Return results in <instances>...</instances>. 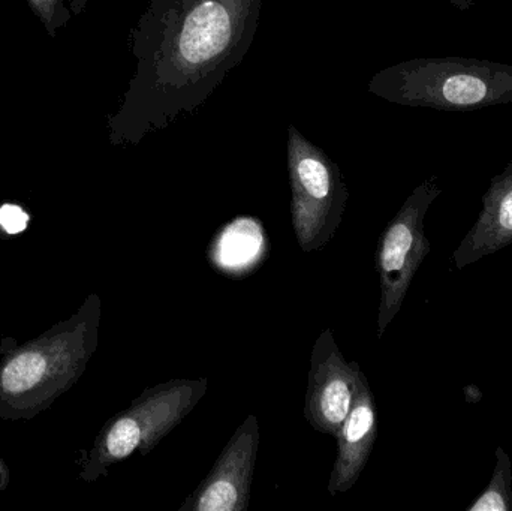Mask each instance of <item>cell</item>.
<instances>
[{
	"mask_svg": "<svg viewBox=\"0 0 512 511\" xmlns=\"http://www.w3.org/2000/svg\"><path fill=\"white\" fill-rule=\"evenodd\" d=\"M102 302L89 294L80 308L0 362V420L35 419L78 383L99 344Z\"/></svg>",
	"mask_w": 512,
	"mask_h": 511,
	"instance_id": "cell-2",
	"label": "cell"
},
{
	"mask_svg": "<svg viewBox=\"0 0 512 511\" xmlns=\"http://www.w3.org/2000/svg\"><path fill=\"white\" fill-rule=\"evenodd\" d=\"M209 380H170L144 390L125 411L111 417L81 465L80 479L93 483L134 453L147 456L206 396Z\"/></svg>",
	"mask_w": 512,
	"mask_h": 511,
	"instance_id": "cell-4",
	"label": "cell"
},
{
	"mask_svg": "<svg viewBox=\"0 0 512 511\" xmlns=\"http://www.w3.org/2000/svg\"><path fill=\"white\" fill-rule=\"evenodd\" d=\"M512 243V161L490 180L483 197V210L474 227L466 233L453 261L457 270L465 269L484 257L496 254Z\"/></svg>",
	"mask_w": 512,
	"mask_h": 511,
	"instance_id": "cell-10",
	"label": "cell"
},
{
	"mask_svg": "<svg viewBox=\"0 0 512 511\" xmlns=\"http://www.w3.org/2000/svg\"><path fill=\"white\" fill-rule=\"evenodd\" d=\"M378 438V410L366 375L357 381L354 402L337 434V455L328 479V494H345L354 488L372 455Z\"/></svg>",
	"mask_w": 512,
	"mask_h": 511,
	"instance_id": "cell-9",
	"label": "cell"
},
{
	"mask_svg": "<svg viewBox=\"0 0 512 511\" xmlns=\"http://www.w3.org/2000/svg\"><path fill=\"white\" fill-rule=\"evenodd\" d=\"M367 90L405 107L484 110L512 102V65L468 57H418L376 72Z\"/></svg>",
	"mask_w": 512,
	"mask_h": 511,
	"instance_id": "cell-3",
	"label": "cell"
},
{
	"mask_svg": "<svg viewBox=\"0 0 512 511\" xmlns=\"http://www.w3.org/2000/svg\"><path fill=\"white\" fill-rule=\"evenodd\" d=\"M448 2L456 6L457 9H460V11H468L474 5V0H448Z\"/></svg>",
	"mask_w": 512,
	"mask_h": 511,
	"instance_id": "cell-15",
	"label": "cell"
},
{
	"mask_svg": "<svg viewBox=\"0 0 512 511\" xmlns=\"http://www.w3.org/2000/svg\"><path fill=\"white\" fill-rule=\"evenodd\" d=\"M9 483H11V470L0 456V494L8 489Z\"/></svg>",
	"mask_w": 512,
	"mask_h": 511,
	"instance_id": "cell-14",
	"label": "cell"
},
{
	"mask_svg": "<svg viewBox=\"0 0 512 511\" xmlns=\"http://www.w3.org/2000/svg\"><path fill=\"white\" fill-rule=\"evenodd\" d=\"M441 194L436 177L421 182L379 237L376 248V269L381 284L376 321L379 339L399 314L418 269L432 251L424 231V219Z\"/></svg>",
	"mask_w": 512,
	"mask_h": 511,
	"instance_id": "cell-6",
	"label": "cell"
},
{
	"mask_svg": "<svg viewBox=\"0 0 512 511\" xmlns=\"http://www.w3.org/2000/svg\"><path fill=\"white\" fill-rule=\"evenodd\" d=\"M468 511H512V464L502 447L496 449V465L489 485Z\"/></svg>",
	"mask_w": 512,
	"mask_h": 511,
	"instance_id": "cell-11",
	"label": "cell"
},
{
	"mask_svg": "<svg viewBox=\"0 0 512 511\" xmlns=\"http://www.w3.org/2000/svg\"><path fill=\"white\" fill-rule=\"evenodd\" d=\"M357 362H346L333 330H322L310 354L304 419L316 432L336 438L345 423L361 374Z\"/></svg>",
	"mask_w": 512,
	"mask_h": 511,
	"instance_id": "cell-7",
	"label": "cell"
},
{
	"mask_svg": "<svg viewBox=\"0 0 512 511\" xmlns=\"http://www.w3.org/2000/svg\"><path fill=\"white\" fill-rule=\"evenodd\" d=\"M33 14L41 20L50 36L71 20V12L66 9L65 0H27Z\"/></svg>",
	"mask_w": 512,
	"mask_h": 511,
	"instance_id": "cell-12",
	"label": "cell"
},
{
	"mask_svg": "<svg viewBox=\"0 0 512 511\" xmlns=\"http://www.w3.org/2000/svg\"><path fill=\"white\" fill-rule=\"evenodd\" d=\"M259 423L254 414L236 429L212 471L179 511H246L258 458Z\"/></svg>",
	"mask_w": 512,
	"mask_h": 511,
	"instance_id": "cell-8",
	"label": "cell"
},
{
	"mask_svg": "<svg viewBox=\"0 0 512 511\" xmlns=\"http://www.w3.org/2000/svg\"><path fill=\"white\" fill-rule=\"evenodd\" d=\"M262 0H152L132 32L134 77L111 119L114 144L137 146L194 114L251 50Z\"/></svg>",
	"mask_w": 512,
	"mask_h": 511,
	"instance_id": "cell-1",
	"label": "cell"
},
{
	"mask_svg": "<svg viewBox=\"0 0 512 511\" xmlns=\"http://www.w3.org/2000/svg\"><path fill=\"white\" fill-rule=\"evenodd\" d=\"M29 216L21 207L5 204L0 207V228L8 234H18L26 228Z\"/></svg>",
	"mask_w": 512,
	"mask_h": 511,
	"instance_id": "cell-13",
	"label": "cell"
},
{
	"mask_svg": "<svg viewBox=\"0 0 512 511\" xmlns=\"http://www.w3.org/2000/svg\"><path fill=\"white\" fill-rule=\"evenodd\" d=\"M288 173L292 228L301 251H321L342 224L349 191L339 165L288 126Z\"/></svg>",
	"mask_w": 512,
	"mask_h": 511,
	"instance_id": "cell-5",
	"label": "cell"
}]
</instances>
